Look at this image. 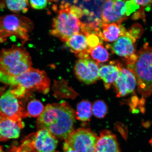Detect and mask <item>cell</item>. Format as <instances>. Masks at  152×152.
I'll return each mask as SVG.
<instances>
[{
  "label": "cell",
  "mask_w": 152,
  "mask_h": 152,
  "mask_svg": "<svg viewBox=\"0 0 152 152\" xmlns=\"http://www.w3.org/2000/svg\"><path fill=\"white\" fill-rule=\"evenodd\" d=\"M75 111L66 102L48 104L38 118L39 130L46 129L56 138L66 140L74 131Z\"/></svg>",
  "instance_id": "cell-1"
},
{
  "label": "cell",
  "mask_w": 152,
  "mask_h": 152,
  "mask_svg": "<svg viewBox=\"0 0 152 152\" xmlns=\"http://www.w3.org/2000/svg\"><path fill=\"white\" fill-rule=\"evenodd\" d=\"M137 54V59L128 69L136 77L139 94L148 97L152 94V47L145 43Z\"/></svg>",
  "instance_id": "cell-2"
},
{
  "label": "cell",
  "mask_w": 152,
  "mask_h": 152,
  "mask_svg": "<svg viewBox=\"0 0 152 152\" xmlns=\"http://www.w3.org/2000/svg\"><path fill=\"white\" fill-rule=\"evenodd\" d=\"M31 58L23 47L13 45L0 52V71L13 77H18L32 67Z\"/></svg>",
  "instance_id": "cell-3"
},
{
  "label": "cell",
  "mask_w": 152,
  "mask_h": 152,
  "mask_svg": "<svg viewBox=\"0 0 152 152\" xmlns=\"http://www.w3.org/2000/svg\"><path fill=\"white\" fill-rule=\"evenodd\" d=\"M33 22L27 17L17 14L0 17V44L4 43L9 37L14 36L24 44L30 40L33 29Z\"/></svg>",
  "instance_id": "cell-4"
},
{
  "label": "cell",
  "mask_w": 152,
  "mask_h": 152,
  "mask_svg": "<svg viewBox=\"0 0 152 152\" xmlns=\"http://www.w3.org/2000/svg\"><path fill=\"white\" fill-rule=\"evenodd\" d=\"M8 85L20 86L27 91L36 90L46 94L50 90V81L45 71L31 67L18 77L10 76Z\"/></svg>",
  "instance_id": "cell-5"
},
{
  "label": "cell",
  "mask_w": 152,
  "mask_h": 152,
  "mask_svg": "<svg viewBox=\"0 0 152 152\" xmlns=\"http://www.w3.org/2000/svg\"><path fill=\"white\" fill-rule=\"evenodd\" d=\"M84 26L68 7L61 10L54 18L51 33L66 42L74 34L82 33Z\"/></svg>",
  "instance_id": "cell-6"
},
{
  "label": "cell",
  "mask_w": 152,
  "mask_h": 152,
  "mask_svg": "<svg viewBox=\"0 0 152 152\" xmlns=\"http://www.w3.org/2000/svg\"><path fill=\"white\" fill-rule=\"evenodd\" d=\"M22 142L30 152H54L58 141L47 129H41L29 135Z\"/></svg>",
  "instance_id": "cell-7"
},
{
  "label": "cell",
  "mask_w": 152,
  "mask_h": 152,
  "mask_svg": "<svg viewBox=\"0 0 152 152\" xmlns=\"http://www.w3.org/2000/svg\"><path fill=\"white\" fill-rule=\"evenodd\" d=\"M0 110L2 113L16 123L21 129L23 128L22 118L28 116L27 112L24 109L21 102L11 93L10 90L0 98Z\"/></svg>",
  "instance_id": "cell-8"
},
{
  "label": "cell",
  "mask_w": 152,
  "mask_h": 152,
  "mask_svg": "<svg viewBox=\"0 0 152 152\" xmlns=\"http://www.w3.org/2000/svg\"><path fill=\"white\" fill-rule=\"evenodd\" d=\"M98 137L90 129L74 130L65 142L77 152H95Z\"/></svg>",
  "instance_id": "cell-9"
},
{
  "label": "cell",
  "mask_w": 152,
  "mask_h": 152,
  "mask_svg": "<svg viewBox=\"0 0 152 152\" xmlns=\"http://www.w3.org/2000/svg\"><path fill=\"white\" fill-rule=\"evenodd\" d=\"M136 39L130 35L128 31L120 37L115 42L108 45L112 53L121 57L127 66L132 65L137 58L136 53Z\"/></svg>",
  "instance_id": "cell-10"
},
{
  "label": "cell",
  "mask_w": 152,
  "mask_h": 152,
  "mask_svg": "<svg viewBox=\"0 0 152 152\" xmlns=\"http://www.w3.org/2000/svg\"><path fill=\"white\" fill-rule=\"evenodd\" d=\"M127 0H106L102 12L104 23H116L121 24L127 20L126 3Z\"/></svg>",
  "instance_id": "cell-11"
},
{
  "label": "cell",
  "mask_w": 152,
  "mask_h": 152,
  "mask_svg": "<svg viewBox=\"0 0 152 152\" xmlns=\"http://www.w3.org/2000/svg\"><path fill=\"white\" fill-rule=\"evenodd\" d=\"M98 63L90 57L80 58L76 62L74 71L80 80L87 84L94 83L100 79Z\"/></svg>",
  "instance_id": "cell-12"
},
{
  "label": "cell",
  "mask_w": 152,
  "mask_h": 152,
  "mask_svg": "<svg viewBox=\"0 0 152 152\" xmlns=\"http://www.w3.org/2000/svg\"><path fill=\"white\" fill-rule=\"evenodd\" d=\"M118 97L125 96L135 93L137 85L135 77L128 69L121 66L120 74L113 84Z\"/></svg>",
  "instance_id": "cell-13"
},
{
  "label": "cell",
  "mask_w": 152,
  "mask_h": 152,
  "mask_svg": "<svg viewBox=\"0 0 152 152\" xmlns=\"http://www.w3.org/2000/svg\"><path fill=\"white\" fill-rule=\"evenodd\" d=\"M95 152H121L116 137L111 131H102L97 140Z\"/></svg>",
  "instance_id": "cell-14"
},
{
  "label": "cell",
  "mask_w": 152,
  "mask_h": 152,
  "mask_svg": "<svg viewBox=\"0 0 152 152\" xmlns=\"http://www.w3.org/2000/svg\"><path fill=\"white\" fill-rule=\"evenodd\" d=\"M66 45L80 58L89 57L86 36L84 34L80 32L74 34L66 41Z\"/></svg>",
  "instance_id": "cell-15"
},
{
  "label": "cell",
  "mask_w": 152,
  "mask_h": 152,
  "mask_svg": "<svg viewBox=\"0 0 152 152\" xmlns=\"http://www.w3.org/2000/svg\"><path fill=\"white\" fill-rule=\"evenodd\" d=\"M122 65L117 61H113L100 68L99 77L103 80L104 87L108 90L116 81L120 74Z\"/></svg>",
  "instance_id": "cell-16"
},
{
  "label": "cell",
  "mask_w": 152,
  "mask_h": 152,
  "mask_svg": "<svg viewBox=\"0 0 152 152\" xmlns=\"http://www.w3.org/2000/svg\"><path fill=\"white\" fill-rule=\"evenodd\" d=\"M20 129L16 123L3 114L0 119V136L5 141L9 139L18 138Z\"/></svg>",
  "instance_id": "cell-17"
},
{
  "label": "cell",
  "mask_w": 152,
  "mask_h": 152,
  "mask_svg": "<svg viewBox=\"0 0 152 152\" xmlns=\"http://www.w3.org/2000/svg\"><path fill=\"white\" fill-rule=\"evenodd\" d=\"M127 31L126 28L121 24L113 23L110 24L103 23L102 31L100 37L106 42H113L124 35Z\"/></svg>",
  "instance_id": "cell-18"
},
{
  "label": "cell",
  "mask_w": 152,
  "mask_h": 152,
  "mask_svg": "<svg viewBox=\"0 0 152 152\" xmlns=\"http://www.w3.org/2000/svg\"><path fill=\"white\" fill-rule=\"evenodd\" d=\"M92 113V106L91 102L83 100L77 105L75 113L76 118L81 121H90Z\"/></svg>",
  "instance_id": "cell-19"
},
{
  "label": "cell",
  "mask_w": 152,
  "mask_h": 152,
  "mask_svg": "<svg viewBox=\"0 0 152 152\" xmlns=\"http://www.w3.org/2000/svg\"><path fill=\"white\" fill-rule=\"evenodd\" d=\"M88 54L97 63H104L109 60L110 55L107 49L101 45L87 50Z\"/></svg>",
  "instance_id": "cell-20"
},
{
  "label": "cell",
  "mask_w": 152,
  "mask_h": 152,
  "mask_svg": "<svg viewBox=\"0 0 152 152\" xmlns=\"http://www.w3.org/2000/svg\"><path fill=\"white\" fill-rule=\"evenodd\" d=\"M6 3L9 10L15 14L27 12L30 5L28 0H6Z\"/></svg>",
  "instance_id": "cell-21"
},
{
  "label": "cell",
  "mask_w": 152,
  "mask_h": 152,
  "mask_svg": "<svg viewBox=\"0 0 152 152\" xmlns=\"http://www.w3.org/2000/svg\"><path fill=\"white\" fill-rule=\"evenodd\" d=\"M44 106L42 102L37 100H32L28 103L27 106V113L30 117H39L42 113Z\"/></svg>",
  "instance_id": "cell-22"
},
{
  "label": "cell",
  "mask_w": 152,
  "mask_h": 152,
  "mask_svg": "<svg viewBox=\"0 0 152 152\" xmlns=\"http://www.w3.org/2000/svg\"><path fill=\"white\" fill-rule=\"evenodd\" d=\"M107 105L103 101L99 100L95 102L92 106V112L95 117L98 118H103L107 113Z\"/></svg>",
  "instance_id": "cell-23"
},
{
  "label": "cell",
  "mask_w": 152,
  "mask_h": 152,
  "mask_svg": "<svg viewBox=\"0 0 152 152\" xmlns=\"http://www.w3.org/2000/svg\"><path fill=\"white\" fill-rule=\"evenodd\" d=\"M87 45L89 49H92L101 45L102 42L99 39L100 37L96 34L88 33L86 35Z\"/></svg>",
  "instance_id": "cell-24"
},
{
  "label": "cell",
  "mask_w": 152,
  "mask_h": 152,
  "mask_svg": "<svg viewBox=\"0 0 152 152\" xmlns=\"http://www.w3.org/2000/svg\"><path fill=\"white\" fill-rule=\"evenodd\" d=\"M128 31L131 36L137 39H139L143 34L144 29L141 25L137 23L134 24L133 25Z\"/></svg>",
  "instance_id": "cell-25"
},
{
  "label": "cell",
  "mask_w": 152,
  "mask_h": 152,
  "mask_svg": "<svg viewBox=\"0 0 152 152\" xmlns=\"http://www.w3.org/2000/svg\"><path fill=\"white\" fill-rule=\"evenodd\" d=\"M126 7V16L128 17L139 8L140 6L137 3L135 0H127Z\"/></svg>",
  "instance_id": "cell-26"
},
{
  "label": "cell",
  "mask_w": 152,
  "mask_h": 152,
  "mask_svg": "<svg viewBox=\"0 0 152 152\" xmlns=\"http://www.w3.org/2000/svg\"><path fill=\"white\" fill-rule=\"evenodd\" d=\"M30 5L32 8L42 10L47 6L48 0H30Z\"/></svg>",
  "instance_id": "cell-27"
},
{
  "label": "cell",
  "mask_w": 152,
  "mask_h": 152,
  "mask_svg": "<svg viewBox=\"0 0 152 152\" xmlns=\"http://www.w3.org/2000/svg\"><path fill=\"white\" fill-rule=\"evenodd\" d=\"M138 5L142 6V7H146V10L149 11L152 3V0H135Z\"/></svg>",
  "instance_id": "cell-28"
},
{
  "label": "cell",
  "mask_w": 152,
  "mask_h": 152,
  "mask_svg": "<svg viewBox=\"0 0 152 152\" xmlns=\"http://www.w3.org/2000/svg\"><path fill=\"white\" fill-rule=\"evenodd\" d=\"M142 18L145 20V14H144V7H142L141 9L134 13L132 15V18L134 20H136L139 18Z\"/></svg>",
  "instance_id": "cell-29"
},
{
  "label": "cell",
  "mask_w": 152,
  "mask_h": 152,
  "mask_svg": "<svg viewBox=\"0 0 152 152\" xmlns=\"http://www.w3.org/2000/svg\"><path fill=\"white\" fill-rule=\"evenodd\" d=\"M70 8L71 12L73 13L74 14H75L78 18H80L82 16V11L78 7L75 6H72L70 7Z\"/></svg>",
  "instance_id": "cell-30"
},
{
  "label": "cell",
  "mask_w": 152,
  "mask_h": 152,
  "mask_svg": "<svg viewBox=\"0 0 152 152\" xmlns=\"http://www.w3.org/2000/svg\"><path fill=\"white\" fill-rule=\"evenodd\" d=\"M64 152H77L69 147L65 142L64 144Z\"/></svg>",
  "instance_id": "cell-31"
},
{
  "label": "cell",
  "mask_w": 152,
  "mask_h": 152,
  "mask_svg": "<svg viewBox=\"0 0 152 152\" xmlns=\"http://www.w3.org/2000/svg\"><path fill=\"white\" fill-rule=\"evenodd\" d=\"M3 115V113H2L1 111H0V119L1 118L2 115ZM5 141V140L2 137H1V136H0V141Z\"/></svg>",
  "instance_id": "cell-32"
},
{
  "label": "cell",
  "mask_w": 152,
  "mask_h": 152,
  "mask_svg": "<svg viewBox=\"0 0 152 152\" xmlns=\"http://www.w3.org/2000/svg\"><path fill=\"white\" fill-rule=\"evenodd\" d=\"M0 152H4L3 149V147L1 145H0Z\"/></svg>",
  "instance_id": "cell-33"
},
{
  "label": "cell",
  "mask_w": 152,
  "mask_h": 152,
  "mask_svg": "<svg viewBox=\"0 0 152 152\" xmlns=\"http://www.w3.org/2000/svg\"><path fill=\"white\" fill-rule=\"evenodd\" d=\"M149 142L150 144H151L152 147V138H151V139L150 140Z\"/></svg>",
  "instance_id": "cell-34"
}]
</instances>
